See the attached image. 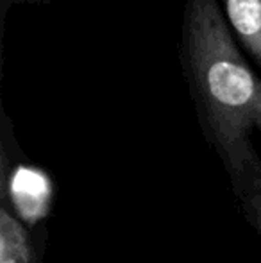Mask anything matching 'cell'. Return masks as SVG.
I'll list each match as a JSON object with an SVG mask.
<instances>
[{"instance_id":"cell-1","label":"cell","mask_w":261,"mask_h":263,"mask_svg":"<svg viewBox=\"0 0 261 263\" xmlns=\"http://www.w3.org/2000/svg\"><path fill=\"white\" fill-rule=\"evenodd\" d=\"M179 61L202 133L236 197L261 183V79L227 25L220 0H185Z\"/></svg>"},{"instance_id":"cell-2","label":"cell","mask_w":261,"mask_h":263,"mask_svg":"<svg viewBox=\"0 0 261 263\" xmlns=\"http://www.w3.org/2000/svg\"><path fill=\"white\" fill-rule=\"evenodd\" d=\"M238 45L261 68V0H220Z\"/></svg>"},{"instance_id":"cell-3","label":"cell","mask_w":261,"mask_h":263,"mask_svg":"<svg viewBox=\"0 0 261 263\" xmlns=\"http://www.w3.org/2000/svg\"><path fill=\"white\" fill-rule=\"evenodd\" d=\"M31 235L25 226L7 210L0 208V263H32Z\"/></svg>"},{"instance_id":"cell-4","label":"cell","mask_w":261,"mask_h":263,"mask_svg":"<svg viewBox=\"0 0 261 263\" xmlns=\"http://www.w3.org/2000/svg\"><path fill=\"white\" fill-rule=\"evenodd\" d=\"M238 201H240V208L244 211V217L247 218L249 224L261 236V183L252 186L244 195H240Z\"/></svg>"},{"instance_id":"cell-5","label":"cell","mask_w":261,"mask_h":263,"mask_svg":"<svg viewBox=\"0 0 261 263\" xmlns=\"http://www.w3.org/2000/svg\"><path fill=\"white\" fill-rule=\"evenodd\" d=\"M52 0H0V55L4 52V34H6V18L13 7L16 6H42Z\"/></svg>"}]
</instances>
